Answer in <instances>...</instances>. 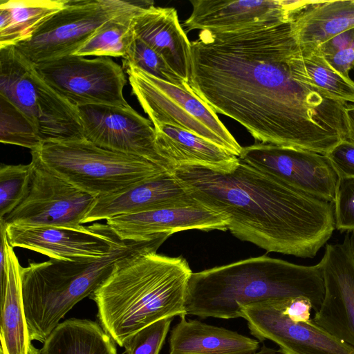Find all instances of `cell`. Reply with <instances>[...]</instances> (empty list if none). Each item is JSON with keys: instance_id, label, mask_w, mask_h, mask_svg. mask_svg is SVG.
I'll list each match as a JSON object with an SVG mask.
<instances>
[{"instance_id": "6da1fadb", "label": "cell", "mask_w": 354, "mask_h": 354, "mask_svg": "<svg viewBox=\"0 0 354 354\" xmlns=\"http://www.w3.org/2000/svg\"><path fill=\"white\" fill-rule=\"evenodd\" d=\"M292 20L229 32L201 30L191 42L192 93L261 143L326 154L346 140L348 103L299 81Z\"/></svg>"}, {"instance_id": "7a4b0ae2", "label": "cell", "mask_w": 354, "mask_h": 354, "mask_svg": "<svg viewBox=\"0 0 354 354\" xmlns=\"http://www.w3.org/2000/svg\"><path fill=\"white\" fill-rule=\"evenodd\" d=\"M174 174L196 202L227 216L232 234L268 252L313 258L335 229L333 203L239 158L229 173L183 165Z\"/></svg>"}, {"instance_id": "3957f363", "label": "cell", "mask_w": 354, "mask_h": 354, "mask_svg": "<svg viewBox=\"0 0 354 354\" xmlns=\"http://www.w3.org/2000/svg\"><path fill=\"white\" fill-rule=\"evenodd\" d=\"M153 247L117 262L89 297L100 325L120 346L142 328L165 318L187 315L185 301L193 272L181 257L158 254Z\"/></svg>"}, {"instance_id": "277c9868", "label": "cell", "mask_w": 354, "mask_h": 354, "mask_svg": "<svg viewBox=\"0 0 354 354\" xmlns=\"http://www.w3.org/2000/svg\"><path fill=\"white\" fill-rule=\"evenodd\" d=\"M324 295L319 265H297L266 255L193 272L186 314L202 319L242 317L243 306L273 299H308L317 311Z\"/></svg>"}, {"instance_id": "5b68a950", "label": "cell", "mask_w": 354, "mask_h": 354, "mask_svg": "<svg viewBox=\"0 0 354 354\" xmlns=\"http://www.w3.org/2000/svg\"><path fill=\"white\" fill-rule=\"evenodd\" d=\"M169 236L165 234L147 241H124L97 259H50L21 267L22 299L31 340L44 343L61 319L104 282L117 262L138 251L160 248Z\"/></svg>"}, {"instance_id": "8992f818", "label": "cell", "mask_w": 354, "mask_h": 354, "mask_svg": "<svg viewBox=\"0 0 354 354\" xmlns=\"http://www.w3.org/2000/svg\"><path fill=\"white\" fill-rule=\"evenodd\" d=\"M30 153L53 174L96 198L120 194L173 171L142 158L101 147L86 138L44 142Z\"/></svg>"}, {"instance_id": "52a82bcc", "label": "cell", "mask_w": 354, "mask_h": 354, "mask_svg": "<svg viewBox=\"0 0 354 354\" xmlns=\"http://www.w3.org/2000/svg\"><path fill=\"white\" fill-rule=\"evenodd\" d=\"M0 97L26 116L42 142L84 138L77 107L59 95L15 46L0 48Z\"/></svg>"}, {"instance_id": "ba28073f", "label": "cell", "mask_w": 354, "mask_h": 354, "mask_svg": "<svg viewBox=\"0 0 354 354\" xmlns=\"http://www.w3.org/2000/svg\"><path fill=\"white\" fill-rule=\"evenodd\" d=\"M151 1L67 0L65 6L15 46L35 65L73 55L105 23Z\"/></svg>"}, {"instance_id": "9c48e42d", "label": "cell", "mask_w": 354, "mask_h": 354, "mask_svg": "<svg viewBox=\"0 0 354 354\" xmlns=\"http://www.w3.org/2000/svg\"><path fill=\"white\" fill-rule=\"evenodd\" d=\"M132 92L153 127L169 124L187 130L239 156L242 147L216 113L196 95L158 79L134 66H128Z\"/></svg>"}, {"instance_id": "30bf717a", "label": "cell", "mask_w": 354, "mask_h": 354, "mask_svg": "<svg viewBox=\"0 0 354 354\" xmlns=\"http://www.w3.org/2000/svg\"><path fill=\"white\" fill-rule=\"evenodd\" d=\"M36 68L46 82L75 107L129 106L123 95L127 84L124 73L110 57L88 59L70 55L37 65Z\"/></svg>"}, {"instance_id": "8fae6325", "label": "cell", "mask_w": 354, "mask_h": 354, "mask_svg": "<svg viewBox=\"0 0 354 354\" xmlns=\"http://www.w3.org/2000/svg\"><path fill=\"white\" fill-rule=\"evenodd\" d=\"M32 171L21 202L0 221L22 227H78L96 198L48 171L31 154Z\"/></svg>"}, {"instance_id": "7c38bea8", "label": "cell", "mask_w": 354, "mask_h": 354, "mask_svg": "<svg viewBox=\"0 0 354 354\" xmlns=\"http://www.w3.org/2000/svg\"><path fill=\"white\" fill-rule=\"evenodd\" d=\"M77 109L86 140L101 147L138 156L174 170L159 152L151 120L130 105H86Z\"/></svg>"}, {"instance_id": "4fadbf2b", "label": "cell", "mask_w": 354, "mask_h": 354, "mask_svg": "<svg viewBox=\"0 0 354 354\" xmlns=\"http://www.w3.org/2000/svg\"><path fill=\"white\" fill-rule=\"evenodd\" d=\"M239 158L304 193L335 201L339 178L326 155L259 142L243 147Z\"/></svg>"}, {"instance_id": "5bb4252c", "label": "cell", "mask_w": 354, "mask_h": 354, "mask_svg": "<svg viewBox=\"0 0 354 354\" xmlns=\"http://www.w3.org/2000/svg\"><path fill=\"white\" fill-rule=\"evenodd\" d=\"M318 264L324 295L311 322L354 347V232H347L342 243L327 244Z\"/></svg>"}, {"instance_id": "9a60e30c", "label": "cell", "mask_w": 354, "mask_h": 354, "mask_svg": "<svg viewBox=\"0 0 354 354\" xmlns=\"http://www.w3.org/2000/svg\"><path fill=\"white\" fill-rule=\"evenodd\" d=\"M13 248H22L62 261L97 259L107 254L121 241L106 224L75 227L6 225Z\"/></svg>"}, {"instance_id": "2e32d148", "label": "cell", "mask_w": 354, "mask_h": 354, "mask_svg": "<svg viewBox=\"0 0 354 354\" xmlns=\"http://www.w3.org/2000/svg\"><path fill=\"white\" fill-rule=\"evenodd\" d=\"M250 334L260 342L271 340L283 354H354V347L314 324L291 320L282 311L278 299L242 307Z\"/></svg>"}, {"instance_id": "e0dca14e", "label": "cell", "mask_w": 354, "mask_h": 354, "mask_svg": "<svg viewBox=\"0 0 354 354\" xmlns=\"http://www.w3.org/2000/svg\"><path fill=\"white\" fill-rule=\"evenodd\" d=\"M308 1L192 0V12L183 26L187 31L213 32L270 26L292 20Z\"/></svg>"}, {"instance_id": "ac0fdd59", "label": "cell", "mask_w": 354, "mask_h": 354, "mask_svg": "<svg viewBox=\"0 0 354 354\" xmlns=\"http://www.w3.org/2000/svg\"><path fill=\"white\" fill-rule=\"evenodd\" d=\"M106 224L123 241H142L162 234L190 230H227L228 219L221 212L195 202L110 218Z\"/></svg>"}, {"instance_id": "d6986e66", "label": "cell", "mask_w": 354, "mask_h": 354, "mask_svg": "<svg viewBox=\"0 0 354 354\" xmlns=\"http://www.w3.org/2000/svg\"><path fill=\"white\" fill-rule=\"evenodd\" d=\"M172 172L142 182L118 194L95 198L82 224L172 206L194 204Z\"/></svg>"}, {"instance_id": "ffe728a7", "label": "cell", "mask_w": 354, "mask_h": 354, "mask_svg": "<svg viewBox=\"0 0 354 354\" xmlns=\"http://www.w3.org/2000/svg\"><path fill=\"white\" fill-rule=\"evenodd\" d=\"M135 35L157 52L170 68L190 84L191 42L180 24L174 8L152 6L133 19Z\"/></svg>"}, {"instance_id": "44dd1931", "label": "cell", "mask_w": 354, "mask_h": 354, "mask_svg": "<svg viewBox=\"0 0 354 354\" xmlns=\"http://www.w3.org/2000/svg\"><path fill=\"white\" fill-rule=\"evenodd\" d=\"M154 129L159 152L173 168L194 165L229 173L239 163L237 156L194 133L169 124H160Z\"/></svg>"}, {"instance_id": "7402d4cb", "label": "cell", "mask_w": 354, "mask_h": 354, "mask_svg": "<svg viewBox=\"0 0 354 354\" xmlns=\"http://www.w3.org/2000/svg\"><path fill=\"white\" fill-rule=\"evenodd\" d=\"M169 354H250L259 342L225 328L180 317L169 335Z\"/></svg>"}, {"instance_id": "603a6c76", "label": "cell", "mask_w": 354, "mask_h": 354, "mask_svg": "<svg viewBox=\"0 0 354 354\" xmlns=\"http://www.w3.org/2000/svg\"><path fill=\"white\" fill-rule=\"evenodd\" d=\"M8 275L5 291L0 295V354H40L31 344L24 314L19 260L6 241Z\"/></svg>"}, {"instance_id": "cb8c5ba5", "label": "cell", "mask_w": 354, "mask_h": 354, "mask_svg": "<svg viewBox=\"0 0 354 354\" xmlns=\"http://www.w3.org/2000/svg\"><path fill=\"white\" fill-rule=\"evenodd\" d=\"M292 25L299 46L315 48L354 28V0L309 1L292 18Z\"/></svg>"}, {"instance_id": "d4e9b609", "label": "cell", "mask_w": 354, "mask_h": 354, "mask_svg": "<svg viewBox=\"0 0 354 354\" xmlns=\"http://www.w3.org/2000/svg\"><path fill=\"white\" fill-rule=\"evenodd\" d=\"M40 354H118L115 342L97 322L68 319L44 342Z\"/></svg>"}, {"instance_id": "484cf974", "label": "cell", "mask_w": 354, "mask_h": 354, "mask_svg": "<svg viewBox=\"0 0 354 354\" xmlns=\"http://www.w3.org/2000/svg\"><path fill=\"white\" fill-rule=\"evenodd\" d=\"M67 0H1L0 48L29 38L37 28L62 9Z\"/></svg>"}, {"instance_id": "4316f807", "label": "cell", "mask_w": 354, "mask_h": 354, "mask_svg": "<svg viewBox=\"0 0 354 354\" xmlns=\"http://www.w3.org/2000/svg\"><path fill=\"white\" fill-rule=\"evenodd\" d=\"M292 66L299 81L335 100L354 104V82L335 71L316 48H305L298 44Z\"/></svg>"}, {"instance_id": "83f0119b", "label": "cell", "mask_w": 354, "mask_h": 354, "mask_svg": "<svg viewBox=\"0 0 354 354\" xmlns=\"http://www.w3.org/2000/svg\"><path fill=\"white\" fill-rule=\"evenodd\" d=\"M144 9L131 10L108 21L73 55L124 58L135 38L133 19Z\"/></svg>"}, {"instance_id": "f1b7e54d", "label": "cell", "mask_w": 354, "mask_h": 354, "mask_svg": "<svg viewBox=\"0 0 354 354\" xmlns=\"http://www.w3.org/2000/svg\"><path fill=\"white\" fill-rule=\"evenodd\" d=\"M122 60L124 68L137 67L158 79L193 93L187 82L170 68L162 56L136 35Z\"/></svg>"}, {"instance_id": "f546056e", "label": "cell", "mask_w": 354, "mask_h": 354, "mask_svg": "<svg viewBox=\"0 0 354 354\" xmlns=\"http://www.w3.org/2000/svg\"><path fill=\"white\" fill-rule=\"evenodd\" d=\"M32 165H5L0 167V220L26 196L31 181Z\"/></svg>"}, {"instance_id": "4dcf8cb0", "label": "cell", "mask_w": 354, "mask_h": 354, "mask_svg": "<svg viewBox=\"0 0 354 354\" xmlns=\"http://www.w3.org/2000/svg\"><path fill=\"white\" fill-rule=\"evenodd\" d=\"M1 142L38 149L42 141L26 116L9 102L0 97Z\"/></svg>"}, {"instance_id": "1f68e13d", "label": "cell", "mask_w": 354, "mask_h": 354, "mask_svg": "<svg viewBox=\"0 0 354 354\" xmlns=\"http://www.w3.org/2000/svg\"><path fill=\"white\" fill-rule=\"evenodd\" d=\"M172 319H160L131 336L123 345L127 354H159Z\"/></svg>"}, {"instance_id": "d6a6232c", "label": "cell", "mask_w": 354, "mask_h": 354, "mask_svg": "<svg viewBox=\"0 0 354 354\" xmlns=\"http://www.w3.org/2000/svg\"><path fill=\"white\" fill-rule=\"evenodd\" d=\"M333 205L335 228L354 232V178H339Z\"/></svg>"}, {"instance_id": "836d02e7", "label": "cell", "mask_w": 354, "mask_h": 354, "mask_svg": "<svg viewBox=\"0 0 354 354\" xmlns=\"http://www.w3.org/2000/svg\"><path fill=\"white\" fill-rule=\"evenodd\" d=\"M325 155L339 178H354V144L343 140Z\"/></svg>"}, {"instance_id": "e575fe53", "label": "cell", "mask_w": 354, "mask_h": 354, "mask_svg": "<svg viewBox=\"0 0 354 354\" xmlns=\"http://www.w3.org/2000/svg\"><path fill=\"white\" fill-rule=\"evenodd\" d=\"M278 303L283 313L291 320L297 322H310L313 306L308 299L296 297L278 299Z\"/></svg>"}, {"instance_id": "d590c367", "label": "cell", "mask_w": 354, "mask_h": 354, "mask_svg": "<svg viewBox=\"0 0 354 354\" xmlns=\"http://www.w3.org/2000/svg\"><path fill=\"white\" fill-rule=\"evenodd\" d=\"M324 57L335 71L349 77L348 73L354 67V44Z\"/></svg>"}, {"instance_id": "8d00e7d4", "label": "cell", "mask_w": 354, "mask_h": 354, "mask_svg": "<svg viewBox=\"0 0 354 354\" xmlns=\"http://www.w3.org/2000/svg\"><path fill=\"white\" fill-rule=\"evenodd\" d=\"M354 44V28L344 31L315 48L324 57Z\"/></svg>"}, {"instance_id": "74e56055", "label": "cell", "mask_w": 354, "mask_h": 354, "mask_svg": "<svg viewBox=\"0 0 354 354\" xmlns=\"http://www.w3.org/2000/svg\"><path fill=\"white\" fill-rule=\"evenodd\" d=\"M346 115L348 125L346 140L354 144V104L348 103Z\"/></svg>"}, {"instance_id": "f35d334b", "label": "cell", "mask_w": 354, "mask_h": 354, "mask_svg": "<svg viewBox=\"0 0 354 354\" xmlns=\"http://www.w3.org/2000/svg\"><path fill=\"white\" fill-rule=\"evenodd\" d=\"M250 354H283V353H281L279 350H277L274 348L268 347L265 344H263L259 351H257L254 353H250Z\"/></svg>"}]
</instances>
